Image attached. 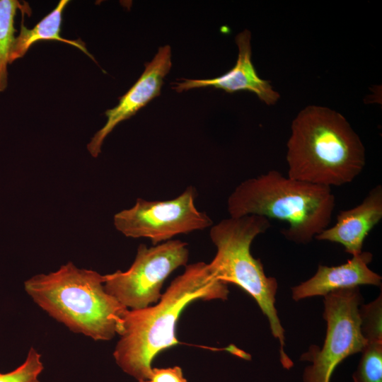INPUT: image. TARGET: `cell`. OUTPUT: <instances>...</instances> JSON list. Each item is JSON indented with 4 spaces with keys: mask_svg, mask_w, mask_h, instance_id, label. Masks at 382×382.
Masks as SVG:
<instances>
[{
    "mask_svg": "<svg viewBox=\"0 0 382 382\" xmlns=\"http://www.w3.org/2000/svg\"><path fill=\"white\" fill-rule=\"evenodd\" d=\"M228 293V284L214 278L207 263L186 265L157 304L126 311L113 352L116 363L138 381L149 379L156 356L178 344L176 324L183 310L197 300H226Z\"/></svg>",
    "mask_w": 382,
    "mask_h": 382,
    "instance_id": "obj_1",
    "label": "cell"
},
{
    "mask_svg": "<svg viewBox=\"0 0 382 382\" xmlns=\"http://www.w3.org/2000/svg\"><path fill=\"white\" fill-rule=\"evenodd\" d=\"M286 147L288 177L327 187L352 182L366 164L359 137L340 112L308 105L294 119Z\"/></svg>",
    "mask_w": 382,
    "mask_h": 382,
    "instance_id": "obj_2",
    "label": "cell"
},
{
    "mask_svg": "<svg viewBox=\"0 0 382 382\" xmlns=\"http://www.w3.org/2000/svg\"><path fill=\"white\" fill-rule=\"evenodd\" d=\"M335 207L331 187L270 170L245 180L227 200L230 217L262 216L285 221L281 233L289 241L307 244L327 228Z\"/></svg>",
    "mask_w": 382,
    "mask_h": 382,
    "instance_id": "obj_3",
    "label": "cell"
},
{
    "mask_svg": "<svg viewBox=\"0 0 382 382\" xmlns=\"http://www.w3.org/2000/svg\"><path fill=\"white\" fill-rule=\"evenodd\" d=\"M105 275L69 262L53 272L25 282L26 292L51 316L95 340L120 335L128 309L104 288Z\"/></svg>",
    "mask_w": 382,
    "mask_h": 382,
    "instance_id": "obj_4",
    "label": "cell"
},
{
    "mask_svg": "<svg viewBox=\"0 0 382 382\" xmlns=\"http://www.w3.org/2000/svg\"><path fill=\"white\" fill-rule=\"evenodd\" d=\"M270 227V220L258 215L229 217L212 225L209 235L216 253L207 265L214 278L238 286L254 299L279 340L280 361L289 369L293 362L284 352V330L274 306L277 281L265 274L261 260L250 253L253 240Z\"/></svg>",
    "mask_w": 382,
    "mask_h": 382,
    "instance_id": "obj_5",
    "label": "cell"
},
{
    "mask_svg": "<svg viewBox=\"0 0 382 382\" xmlns=\"http://www.w3.org/2000/svg\"><path fill=\"white\" fill-rule=\"evenodd\" d=\"M359 286L333 291L324 296L323 318L327 323L323 347L312 345L300 359L311 361L304 382H330L335 368L347 357L361 351L367 341L360 328Z\"/></svg>",
    "mask_w": 382,
    "mask_h": 382,
    "instance_id": "obj_6",
    "label": "cell"
},
{
    "mask_svg": "<svg viewBox=\"0 0 382 382\" xmlns=\"http://www.w3.org/2000/svg\"><path fill=\"white\" fill-rule=\"evenodd\" d=\"M188 257L187 244L180 240L151 247L141 244L127 271L117 270L105 275V290L127 308H146L159 301L166 278L186 265Z\"/></svg>",
    "mask_w": 382,
    "mask_h": 382,
    "instance_id": "obj_7",
    "label": "cell"
},
{
    "mask_svg": "<svg viewBox=\"0 0 382 382\" xmlns=\"http://www.w3.org/2000/svg\"><path fill=\"white\" fill-rule=\"evenodd\" d=\"M196 190L188 186L177 197L163 201L138 198L129 209L116 213L115 228L126 237L146 238L155 245L179 234H187L212 226L213 222L195 204Z\"/></svg>",
    "mask_w": 382,
    "mask_h": 382,
    "instance_id": "obj_8",
    "label": "cell"
},
{
    "mask_svg": "<svg viewBox=\"0 0 382 382\" xmlns=\"http://www.w3.org/2000/svg\"><path fill=\"white\" fill-rule=\"evenodd\" d=\"M172 66L171 49L169 45L158 48L153 59L145 64V69L135 83L119 98L118 104L105 111L107 121L87 144L93 157H97L108 135L121 122L134 115L161 93L163 79Z\"/></svg>",
    "mask_w": 382,
    "mask_h": 382,
    "instance_id": "obj_9",
    "label": "cell"
},
{
    "mask_svg": "<svg viewBox=\"0 0 382 382\" xmlns=\"http://www.w3.org/2000/svg\"><path fill=\"white\" fill-rule=\"evenodd\" d=\"M251 33L248 30L239 33L236 37L238 48L236 62L233 68L225 74L213 79H185L173 83L172 87L178 93L192 88L213 87L226 93H233L239 91H248L268 105H275L280 96L269 81L261 79L252 62Z\"/></svg>",
    "mask_w": 382,
    "mask_h": 382,
    "instance_id": "obj_10",
    "label": "cell"
},
{
    "mask_svg": "<svg viewBox=\"0 0 382 382\" xmlns=\"http://www.w3.org/2000/svg\"><path fill=\"white\" fill-rule=\"evenodd\" d=\"M382 219V186L372 188L357 206L341 211L334 226L315 237L318 241L342 245L352 256L362 252L366 237Z\"/></svg>",
    "mask_w": 382,
    "mask_h": 382,
    "instance_id": "obj_11",
    "label": "cell"
},
{
    "mask_svg": "<svg viewBox=\"0 0 382 382\" xmlns=\"http://www.w3.org/2000/svg\"><path fill=\"white\" fill-rule=\"evenodd\" d=\"M372 259V253L362 251L338 266L319 265L312 277L291 288L292 299L297 301L315 296H324L335 290L359 285L381 286V277L369 267Z\"/></svg>",
    "mask_w": 382,
    "mask_h": 382,
    "instance_id": "obj_12",
    "label": "cell"
},
{
    "mask_svg": "<svg viewBox=\"0 0 382 382\" xmlns=\"http://www.w3.org/2000/svg\"><path fill=\"white\" fill-rule=\"evenodd\" d=\"M69 2L68 0L59 1L57 6L31 29L25 27L22 21L20 33L15 38L10 53L9 63L22 57L33 44L40 40H57L73 45L95 61L81 39L69 40L61 35L62 12Z\"/></svg>",
    "mask_w": 382,
    "mask_h": 382,
    "instance_id": "obj_13",
    "label": "cell"
},
{
    "mask_svg": "<svg viewBox=\"0 0 382 382\" xmlns=\"http://www.w3.org/2000/svg\"><path fill=\"white\" fill-rule=\"evenodd\" d=\"M20 9L23 15H31V8L27 2L21 4L17 0H0V92L8 84L7 65L15 40V16Z\"/></svg>",
    "mask_w": 382,
    "mask_h": 382,
    "instance_id": "obj_14",
    "label": "cell"
},
{
    "mask_svg": "<svg viewBox=\"0 0 382 382\" xmlns=\"http://www.w3.org/2000/svg\"><path fill=\"white\" fill-rule=\"evenodd\" d=\"M361 354L354 382H382V341L367 342Z\"/></svg>",
    "mask_w": 382,
    "mask_h": 382,
    "instance_id": "obj_15",
    "label": "cell"
},
{
    "mask_svg": "<svg viewBox=\"0 0 382 382\" xmlns=\"http://www.w3.org/2000/svg\"><path fill=\"white\" fill-rule=\"evenodd\" d=\"M360 328L367 342L382 341V294L359 307Z\"/></svg>",
    "mask_w": 382,
    "mask_h": 382,
    "instance_id": "obj_16",
    "label": "cell"
},
{
    "mask_svg": "<svg viewBox=\"0 0 382 382\" xmlns=\"http://www.w3.org/2000/svg\"><path fill=\"white\" fill-rule=\"evenodd\" d=\"M42 370L40 354L31 348L21 366L11 372L0 373V382H40L38 377Z\"/></svg>",
    "mask_w": 382,
    "mask_h": 382,
    "instance_id": "obj_17",
    "label": "cell"
},
{
    "mask_svg": "<svg viewBox=\"0 0 382 382\" xmlns=\"http://www.w3.org/2000/svg\"><path fill=\"white\" fill-rule=\"evenodd\" d=\"M149 379L154 382H187L180 366L152 368Z\"/></svg>",
    "mask_w": 382,
    "mask_h": 382,
    "instance_id": "obj_18",
    "label": "cell"
},
{
    "mask_svg": "<svg viewBox=\"0 0 382 382\" xmlns=\"http://www.w3.org/2000/svg\"><path fill=\"white\" fill-rule=\"evenodd\" d=\"M138 382H154V381L150 379H146V380H140Z\"/></svg>",
    "mask_w": 382,
    "mask_h": 382,
    "instance_id": "obj_19",
    "label": "cell"
}]
</instances>
